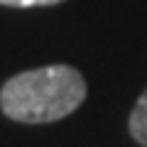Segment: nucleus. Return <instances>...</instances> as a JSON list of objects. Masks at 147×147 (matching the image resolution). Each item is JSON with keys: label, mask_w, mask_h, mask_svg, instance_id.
I'll list each match as a JSON object with an SVG mask.
<instances>
[{"label": "nucleus", "mask_w": 147, "mask_h": 147, "mask_svg": "<svg viewBox=\"0 0 147 147\" xmlns=\"http://www.w3.org/2000/svg\"><path fill=\"white\" fill-rule=\"evenodd\" d=\"M86 98V81L79 69L52 64L15 74L0 88V108L17 123H54L71 115Z\"/></svg>", "instance_id": "f257e3e1"}, {"label": "nucleus", "mask_w": 147, "mask_h": 147, "mask_svg": "<svg viewBox=\"0 0 147 147\" xmlns=\"http://www.w3.org/2000/svg\"><path fill=\"white\" fill-rule=\"evenodd\" d=\"M64 0H0V5L7 7H39V5H59Z\"/></svg>", "instance_id": "7ed1b4c3"}, {"label": "nucleus", "mask_w": 147, "mask_h": 147, "mask_svg": "<svg viewBox=\"0 0 147 147\" xmlns=\"http://www.w3.org/2000/svg\"><path fill=\"white\" fill-rule=\"evenodd\" d=\"M130 135L135 137V142L147 147V91L137 98L135 108L130 113Z\"/></svg>", "instance_id": "f03ea898"}]
</instances>
